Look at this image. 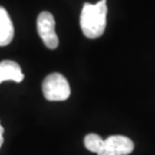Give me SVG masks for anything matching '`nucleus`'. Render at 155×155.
Segmentation results:
<instances>
[{
	"mask_svg": "<svg viewBox=\"0 0 155 155\" xmlns=\"http://www.w3.org/2000/svg\"><path fill=\"white\" fill-rule=\"evenodd\" d=\"M38 35L41 38L46 48L54 49L58 45V38L55 32V20L48 11H42L36 21Z\"/></svg>",
	"mask_w": 155,
	"mask_h": 155,
	"instance_id": "3",
	"label": "nucleus"
},
{
	"mask_svg": "<svg viewBox=\"0 0 155 155\" xmlns=\"http://www.w3.org/2000/svg\"><path fill=\"white\" fill-rule=\"evenodd\" d=\"M3 133H4V128L0 124V148H1L3 142H4V138H3Z\"/></svg>",
	"mask_w": 155,
	"mask_h": 155,
	"instance_id": "8",
	"label": "nucleus"
},
{
	"mask_svg": "<svg viewBox=\"0 0 155 155\" xmlns=\"http://www.w3.org/2000/svg\"><path fill=\"white\" fill-rule=\"evenodd\" d=\"M107 12L106 0H101L96 4H84L80 24L86 38L95 39L103 35L107 24Z\"/></svg>",
	"mask_w": 155,
	"mask_h": 155,
	"instance_id": "1",
	"label": "nucleus"
},
{
	"mask_svg": "<svg viewBox=\"0 0 155 155\" xmlns=\"http://www.w3.org/2000/svg\"><path fill=\"white\" fill-rule=\"evenodd\" d=\"M134 150V143L126 136L114 135L104 140L98 155H128Z\"/></svg>",
	"mask_w": 155,
	"mask_h": 155,
	"instance_id": "4",
	"label": "nucleus"
},
{
	"mask_svg": "<svg viewBox=\"0 0 155 155\" xmlns=\"http://www.w3.org/2000/svg\"><path fill=\"white\" fill-rule=\"evenodd\" d=\"M42 93L48 101H66L71 95V88L63 75L52 73L43 81Z\"/></svg>",
	"mask_w": 155,
	"mask_h": 155,
	"instance_id": "2",
	"label": "nucleus"
},
{
	"mask_svg": "<svg viewBox=\"0 0 155 155\" xmlns=\"http://www.w3.org/2000/svg\"><path fill=\"white\" fill-rule=\"evenodd\" d=\"M23 79L24 75L17 63L9 60L0 61V84L4 81L20 83Z\"/></svg>",
	"mask_w": 155,
	"mask_h": 155,
	"instance_id": "5",
	"label": "nucleus"
},
{
	"mask_svg": "<svg viewBox=\"0 0 155 155\" xmlns=\"http://www.w3.org/2000/svg\"><path fill=\"white\" fill-rule=\"evenodd\" d=\"M14 35L13 23L5 8L0 6V46H6L11 42Z\"/></svg>",
	"mask_w": 155,
	"mask_h": 155,
	"instance_id": "6",
	"label": "nucleus"
},
{
	"mask_svg": "<svg viewBox=\"0 0 155 155\" xmlns=\"http://www.w3.org/2000/svg\"><path fill=\"white\" fill-rule=\"evenodd\" d=\"M84 143H85V146L87 149L90 150L91 152L98 154L99 151L101 150L102 146H103L104 140L98 134L91 133V134H88L85 137Z\"/></svg>",
	"mask_w": 155,
	"mask_h": 155,
	"instance_id": "7",
	"label": "nucleus"
}]
</instances>
